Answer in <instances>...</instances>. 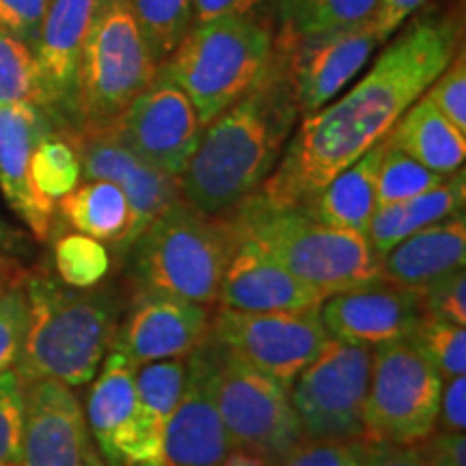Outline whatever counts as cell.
Wrapping results in <instances>:
<instances>
[{"label":"cell","mask_w":466,"mask_h":466,"mask_svg":"<svg viewBox=\"0 0 466 466\" xmlns=\"http://www.w3.org/2000/svg\"><path fill=\"white\" fill-rule=\"evenodd\" d=\"M415 447L423 466H466V439L464 432H442L434 430L432 434L419 441Z\"/></svg>","instance_id":"42"},{"label":"cell","mask_w":466,"mask_h":466,"mask_svg":"<svg viewBox=\"0 0 466 466\" xmlns=\"http://www.w3.org/2000/svg\"><path fill=\"white\" fill-rule=\"evenodd\" d=\"M272 46L266 17H218L192 25L160 72L188 96L206 127L258 83Z\"/></svg>","instance_id":"6"},{"label":"cell","mask_w":466,"mask_h":466,"mask_svg":"<svg viewBox=\"0 0 466 466\" xmlns=\"http://www.w3.org/2000/svg\"><path fill=\"white\" fill-rule=\"evenodd\" d=\"M387 141V138H384ZM450 175L430 171L421 162L387 143L376 179V208L398 203L441 186Z\"/></svg>","instance_id":"34"},{"label":"cell","mask_w":466,"mask_h":466,"mask_svg":"<svg viewBox=\"0 0 466 466\" xmlns=\"http://www.w3.org/2000/svg\"><path fill=\"white\" fill-rule=\"evenodd\" d=\"M423 316L419 289L384 279L337 291L319 305V318L330 339L370 348L408 339Z\"/></svg>","instance_id":"18"},{"label":"cell","mask_w":466,"mask_h":466,"mask_svg":"<svg viewBox=\"0 0 466 466\" xmlns=\"http://www.w3.org/2000/svg\"><path fill=\"white\" fill-rule=\"evenodd\" d=\"M50 0H0V28L35 48Z\"/></svg>","instance_id":"41"},{"label":"cell","mask_w":466,"mask_h":466,"mask_svg":"<svg viewBox=\"0 0 466 466\" xmlns=\"http://www.w3.org/2000/svg\"><path fill=\"white\" fill-rule=\"evenodd\" d=\"M25 389L15 367L0 374V466L20 464L25 428Z\"/></svg>","instance_id":"36"},{"label":"cell","mask_w":466,"mask_h":466,"mask_svg":"<svg viewBox=\"0 0 466 466\" xmlns=\"http://www.w3.org/2000/svg\"><path fill=\"white\" fill-rule=\"evenodd\" d=\"M50 132H56V126L44 108L33 104L0 106V192L39 242L50 238L56 206L35 192L28 167L35 145Z\"/></svg>","instance_id":"21"},{"label":"cell","mask_w":466,"mask_h":466,"mask_svg":"<svg viewBox=\"0 0 466 466\" xmlns=\"http://www.w3.org/2000/svg\"><path fill=\"white\" fill-rule=\"evenodd\" d=\"M186 374H188V357L160 359L134 367L138 401L165 425L182 400Z\"/></svg>","instance_id":"33"},{"label":"cell","mask_w":466,"mask_h":466,"mask_svg":"<svg viewBox=\"0 0 466 466\" xmlns=\"http://www.w3.org/2000/svg\"><path fill=\"white\" fill-rule=\"evenodd\" d=\"M93 441L72 387L35 380L25 389L20 466H86Z\"/></svg>","instance_id":"19"},{"label":"cell","mask_w":466,"mask_h":466,"mask_svg":"<svg viewBox=\"0 0 466 466\" xmlns=\"http://www.w3.org/2000/svg\"><path fill=\"white\" fill-rule=\"evenodd\" d=\"M378 0H277L279 35L319 33L359 25L374 15Z\"/></svg>","instance_id":"28"},{"label":"cell","mask_w":466,"mask_h":466,"mask_svg":"<svg viewBox=\"0 0 466 466\" xmlns=\"http://www.w3.org/2000/svg\"><path fill=\"white\" fill-rule=\"evenodd\" d=\"M0 288H3V285H0Z\"/></svg>","instance_id":"51"},{"label":"cell","mask_w":466,"mask_h":466,"mask_svg":"<svg viewBox=\"0 0 466 466\" xmlns=\"http://www.w3.org/2000/svg\"><path fill=\"white\" fill-rule=\"evenodd\" d=\"M28 300L25 281L0 288V374L15 367L25 343Z\"/></svg>","instance_id":"37"},{"label":"cell","mask_w":466,"mask_h":466,"mask_svg":"<svg viewBox=\"0 0 466 466\" xmlns=\"http://www.w3.org/2000/svg\"><path fill=\"white\" fill-rule=\"evenodd\" d=\"M300 113L281 50L250 89L203 127L179 175L182 199L206 214H223L261 188L281 160Z\"/></svg>","instance_id":"2"},{"label":"cell","mask_w":466,"mask_h":466,"mask_svg":"<svg viewBox=\"0 0 466 466\" xmlns=\"http://www.w3.org/2000/svg\"><path fill=\"white\" fill-rule=\"evenodd\" d=\"M384 147L387 141L382 138L300 206L319 223L367 236L376 209V179Z\"/></svg>","instance_id":"24"},{"label":"cell","mask_w":466,"mask_h":466,"mask_svg":"<svg viewBox=\"0 0 466 466\" xmlns=\"http://www.w3.org/2000/svg\"><path fill=\"white\" fill-rule=\"evenodd\" d=\"M300 116L335 100L371 61L378 46L371 17L359 25L319 33L277 35Z\"/></svg>","instance_id":"13"},{"label":"cell","mask_w":466,"mask_h":466,"mask_svg":"<svg viewBox=\"0 0 466 466\" xmlns=\"http://www.w3.org/2000/svg\"><path fill=\"white\" fill-rule=\"evenodd\" d=\"M322 300L316 288L296 279L258 244L240 240L223 275L217 305L238 311H305Z\"/></svg>","instance_id":"22"},{"label":"cell","mask_w":466,"mask_h":466,"mask_svg":"<svg viewBox=\"0 0 466 466\" xmlns=\"http://www.w3.org/2000/svg\"><path fill=\"white\" fill-rule=\"evenodd\" d=\"M5 104H33L48 113V93L33 48L0 28V106Z\"/></svg>","instance_id":"30"},{"label":"cell","mask_w":466,"mask_h":466,"mask_svg":"<svg viewBox=\"0 0 466 466\" xmlns=\"http://www.w3.org/2000/svg\"><path fill=\"white\" fill-rule=\"evenodd\" d=\"M110 127L138 158L175 177L188 167L203 134L188 96L160 69Z\"/></svg>","instance_id":"14"},{"label":"cell","mask_w":466,"mask_h":466,"mask_svg":"<svg viewBox=\"0 0 466 466\" xmlns=\"http://www.w3.org/2000/svg\"><path fill=\"white\" fill-rule=\"evenodd\" d=\"M28 173H31L35 192L55 206L83 179L78 154L61 132L46 134L42 141L35 145Z\"/></svg>","instance_id":"29"},{"label":"cell","mask_w":466,"mask_h":466,"mask_svg":"<svg viewBox=\"0 0 466 466\" xmlns=\"http://www.w3.org/2000/svg\"><path fill=\"white\" fill-rule=\"evenodd\" d=\"M378 264L384 281L415 289L462 270L466 264L464 209L404 238Z\"/></svg>","instance_id":"23"},{"label":"cell","mask_w":466,"mask_h":466,"mask_svg":"<svg viewBox=\"0 0 466 466\" xmlns=\"http://www.w3.org/2000/svg\"><path fill=\"white\" fill-rule=\"evenodd\" d=\"M240 236L231 214H206L179 199L126 250L134 289H151L214 307Z\"/></svg>","instance_id":"4"},{"label":"cell","mask_w":466,"mask_h":466,"mask_svg":"<svg viewBox=\"0 0 466 466\" xmlns=\"http://www.w3.org/2000/svg\"><path fill=\"white\" fill-rule=\"evenodd\" d=\"M212 307L151 289H134L110 348L137 367L173 357H188L209 337Z\"/></svg>","instance_id":"16"},{"label":"cell","mask_w":466,"mask_h":466,"mask_svg":"<svg viewBox=\"0 0 466 466\" xmlns=\"http://www.w3.org/2000/svg\"><path fill=\"white\" fill-rule=\"evenodd\" d=\"M195 25L218 20V17H266L268 0H192Z\"/></svg>","instance_id":"45"},{"label":"cell","mask_w":466,"mask_h":466,"mask_svg":"<svg viewBox=\"0 0 466 466\" xmlns=\"http://www.w3.org/2000/svg\"><path fill=\"white\" fill-rule=\"evenodd\" d=\"M229 451L217 404V341L209 335L188 354L184 395L162 439V466H220Z\"/></svg>","instance_id":"15"},{"label":"cell","mask_w":466,"mask_h":466,"mask_svg":"<svg viewBox=\"0 0 466 466\" xmlns=\"http://www.w3.org/2000/svg\"><path fill=\"white\" fill-rule=\"evenodd\" d=\"M417 352L439 371L442 380L466 374V329L445 319L423 316L408 337Z\"/></svg>","instance_id":"35"},{"label":"cell","mask_w":466,"mask_h":466,"mask_svg":"<svg viewBox=\"0 0 466 466\" xmlns=\"http://www.w3.org/2000/svg\"><path fill=\"white\" fill-rule=\"evenodd\" d=\"M387 143L421 162L430 171L451 175L466 158V134L432 106L428 97L419 100L395 121Z\"/></svg>","instance_id":"26"},{"label":"cell","mask_w":466,"mask_h":466,"mask_svg":"<svg viewBox=\"0 0 466 466\" xmlns=\"http://www.w3.org/2000/svg\"><path fill=\"white\" fill-rule=\"evenodd\" d=\"M217 404L231 450L248 453L264 466H279L307 439L289 389L218 341Z\"/></svg>","instance_id":"8"},{"label":"cell","mask_w":466,"mask_h":466,"mask_svg":"<svg viewBox=\"0 0 466 466\" xmlns=\"http://www.w3.org/2000/svg\"><path fill=\"white\" fill-rule=\"evenodd\" d=\"M58 217L74 231L115 244L126 255L134 240V212L124 190L106 179H86L56 201Z\"/></svg>","instance_id":"27"},{"label":"cell","mask_w":466,"mask_h":466,"mask_svg":"<svg viewBox=\"0 0 466 466\" xmlns=\"http://www.w3.org/2000/svg\"><path fill=\"white\" fill-rule=\"evenodd\" d=\"M374 348L329 339L289 384L307 439L365 441V401Z\"/></svg>","instance_id":"10"},{"label":"cell","mask_w":466,"mask_h":466,"mask_svg":"<svg viewBox=\"0 0 466 466\" xmlns=\"http://www.w3.org/2000/svg\"><path fill=\"white\" fill-rule=\"evenodd\" d=\"M126 3L141 28L145 42L149 44L151 55L162 66L195 25V3L192 0H126Z\"/></svg>","instance_id":"31"},{"label":"cell","mask_w":466,"mask_h":466,"mask_svg":"<svg viewBox=\"0 0 466 466\" xmlns=\"http://www.w3.org/2000/svg\"><path fill=\"white\" fill-rule=\"evenodd\" d=\"M209 335L244 363L288 389L330 339L319 307L305 311H238L218 307L212 313Z\"/></svg>","instance_id":"12"},{"label":"cell","mask_w":466,"mask_h":466,"mask_svg":"<svg viewBox=\"0 0 466 466\" xmlns=\"http://www.w3.org/2000/svg\"><path fill=\"white\" fill-rule=\"evenodd\" d=\"M460 132L466 134V55L460 48L423 93Z\"/></svg>","instance_id":"38"},{"label":"cell","mask_w":466,"mask_h":466,"mask_svg":"<svg viewBox=\"0 0 466 466\" xmlns=\"http://www.w3.org/2000/svg\"><path fill=\"white\" fill-rule=\"evenodd\" d=\"M442 378L410 339L374 346L365 441L417 445L436 430Z\"/></svg>","instance_id":"9"},{"label":"cell","mask_w":466,"mask_h":466,"mask_svg":"<svg viewBox=\"0 0 466 466\" xmlns=\"http://www.w3.org/2000/svg\"><path fill=\"white\" fill-rule=\"evenodd\" d=\"M96 5L97 0H50L33 48L56 132H72L80 126L78 63Z\"/></svg>","instance_id":"20"},{"label":"cell","mask_w":466,"mask_h":466,"mask_svg":"<svg viewBox=\"0 0 466 466\" xmlns=\"http://www.w3.org/2000/svg\"><path fill=\"white\" fill-rule=\"evenodd\" d=\"M464 201L466 177L464 168H458L432 190L389 206H378L367 227V240L378 258H382L404 238L464 209Z\"/></svg>","instance_id":"25"},{"label":"cell","mask_w":466,"mask_h":466,"mask_svg":"<svg viewBox=\"0 0 466 466\" xmlns=\"http://www.w3.org/2000/svg\"><path fill=\"white\" fill-rule=\"evenodd\" d=\"M28 324L15 371L22 382L56 380L85 387L96 378L124 318L113 288L74 289L50 272L25 277Z\"/></svg>","instance_id":"3"},{"label":"cell","mask_w":466,"mask_h":466,"mask_svg":"<svg viewBox=\"0 0 466 466\" xmlns=\"http://www.w3.org/2000/svg\"><path fill=\"white\" fill-rule=\"evenodd\" d=\"M110 253L106 244L85 233H63L55 242V270L61 283L74 289H91L108 277Z\"/></svg>","instance_id":"32"},{"label":"cell","mask_w":466,"mask_h":466,"mask_svg":"<svg viewBox=\"0 0 466 466\" xmlns=\"http://www.w3.org/2000/svg\"><path fill=\"white\" fill-rule=\"evenodd\" d=\"M460 48L462 26L456 17L425 14L408 20L352 89L300 116L259 195L277 208L311 199L391 132Z\"/></svg>","instance_id":"1"},{"label":"cell","mask_w":466,"mask_h":466,"mask_svg":"<svg viewBox=\"0 0 466 466\" xmlns=\"http://www.w3.org/2000/svg\"><path fill=\"white\" fill-rule=\"evenodd\" d=\"M229 214L240 240L258 244L324 299L380 279V258L365 233L319 223L302 206L277 208L253 192Z\"/></svg>","instance_id":"5"},{"label":"cell","mask_w":466,"mask_h":466,"mask_svg":"<svg viewBox=\"0 0 466 466\" xmlns=\"http://www.w3.org/2000/svg\"><path fill=\"white\" fill-rule=\"evenodd\" d=\"M85 419L108 466H162L167 425L138 401L134 365L119 350H108L93 378Z\"/></svg>","instance_id":"11"},{"label":"cell","mask_w":466,"mask_h":466,"mask_svg":"<svg viewBox=\"0 0 466 466\" xmlns=\"http://www.w3.org/2000/svg\"><path fill=\"white\" fill-rule=\"evenodd\" d=\"M22 244H25L22 233H17L14 227L0 218V250H20Z\"/></svg>","instance_id":"47"},{"label":"cell","mask_w":466,"mask_h":466,"mask_svg":"<svg viewBox=\"0 0 466 466\" xmlns=\"http://www.w3.org/2000/svg\"><path fill=\"white\" fill-rule=\"evenodd\" d=\"M365 441L305 439L279 466H360Z\"/></svg>","instance_id":"40"},{"label":"cell","mask_w":466,"mask_h":466,"mask_svg":"<svg viewBox=\"0 0 466 466\" xmlns=\"http://www.w3.org/2000/svg\"><path fill=\"white\" fill-rule=\"evenodd\" d=\"M3 466H20V464H3Z\"/></svg>","instance_id":"50"},{"label":"cell","mask_w":466,"mask_h":466,"mask_svg":"<svg viewBox=\"0 0 466 466\" xmlns=\"http://www.w3.org/2000/svg\"><path fill=\"white\" fill-rule=\"evenodd\" d=\"M425 316H432L445 322L464 326L466 324V272H451L439 281L419 289Z\"/></svg>","instance_id":"39"},{"label":"cell","mask_w":466,"mask_h":466,"mask_svg":"<svg viewBox=\"0 0 466 466\" xmlns=\"http://www.w3.org/2000/svg\"><path fill=\"white\" fill-rule=\"evenodd\" d=\"M220 466H264V464H261L258 458L248 456V453L231 450L229 456L223 460V464H220Z\"/></svg>","instance_id":"48"},{"label":"cell","mask_w":466,"mask_h":466,"mask_svg":"<svg viewBox=\"0 0 466 466\" xmlns=\"http://www.w3.org/2000/svg\"><path fill=\"white\" fill-rule=\"evenodd\" d=\"M158 69L126 0H97L78 63V127L115 124Z\"/></svg>","instance_id":"7"},{"label":"cell","mask_w":466,"mask_h":466,"mask_svg":"<svg viewBox=\"0 0 466 466\" xmlns=\"http://www.w3.org/2000/svg\"><path fill=\"white\" fill-rule=\"evenodd\" d=\"M360 466H423L412 445L365 441V456Z\"/></svg>","instance_id":"46"},{"label":"cell","mask_w":466,"mask_h":466,"mask_svg":"<svg viewBox=\"0 0 466 466\" xmlns=\"http://www.w3.org/2000/svg\"><path fill=\"white\" fill-rule=\"evenodd\" d=\"M61 134L74 145L85 179H106L124 190L134 212V240L151 220L182 199L179 177L138 158L110 126H83Z\"/></svg>","instance_id":"17"},{"label":"cell","mask_w":466,"mask_h":466,"mask_svg":"<svg viewBox=\"0 0 466 466\" xmlns=\"http://www.w3.org/2000/svg\"><path fill=\"white\" fill-rule=\"evenodd\" d=\"M86 466H108V464L102 460L100 453H97L96 445H93V450H91V453H89V464H86Z\"/></svg>","instance_id":"49"},{"label":"cell","mask_w":466,"mask_h":466,"mask_svg":"<svg viewBox=\"0 0 466 466\" xmlns=\"http://www.w3.org/2000/svg\"><path fill=\"white\" fill-rule=\"evenodd\" d=\"M466 428V378L456 376L442 382L436 430L464 432Z\"/></svg>","instance_id":"43"},{"label":"cell","mask_w":466,"mask_h":466,"mask_svg":"<svg viewBox=\"0 0 466 466\" xmlns=\"http://www.w3.org/2000/svg\"><path fill=\"white\" fill-rule=\"evenodd\" d=\"M423 3L425 0H378L374 15H371V26H374L378 42L387 44Z\"/></svg>","instance_id":"44"}]
</instances>
